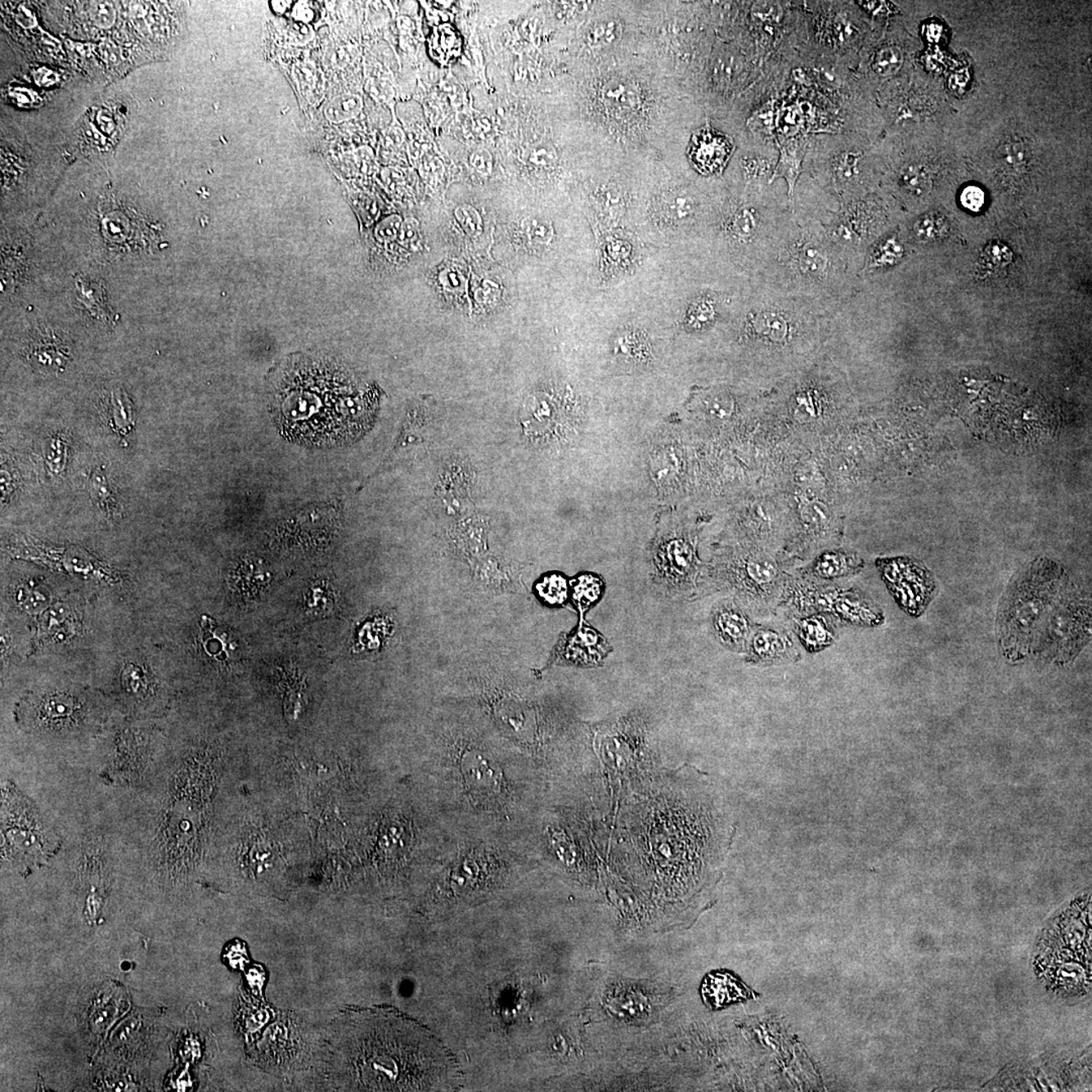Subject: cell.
I'll return each instance as SVG.
<instances>
[{
	"mask_svg": "<svg viewBox=\"0 0 1092 1092\" xmlns=\"http://www.w3.org/2000/svg\"><path fill=\"white\" fill-rule=\"evenodd\" d=\"M700 200L688 188L678 186L661 187L652 195L649 216L654 225L662 228H679L691 224L700 212Z\"/></svg>",
	"mask_w": 1092,
	"mask_h": 1092,
	"instance_id": "12",
	"label": "cell"
},
{
	"mask_svg": "<svg viewBox=\"0 0 1092 1092\" xmlns=\"http://www.w3.org/2000/svg\"><path fill=\"white\" fill-rule=\"evenodd\" d=\"M718 318L717 299L710 294H702L689 306L685 325L694 332L706 331L713 326Z\"/></svg>",
	"mask_w": 1092,
	"mask_h": 1092,
	"instance_id": "24",
	"label": "cell"
},
{
	"mask_svg": "<svg viewBox=\"0 0 1092 1092\" xmlns=\"http://www.w3.org/2000/svg\"><path fill=\"white\" fill-rule=\"evenodd\" d=\"M691 152L689 154L693 164L698 169L713 171L719 169L725 162L730 147L721 137L711 135L710 133H699L694 137Z\"/></svg>",
	"mask_w": 1092,
	"mask_h": 1092,
	"instance_id": "20",
	"label": "cell"
},
{
	"mask_svg": "<svg viewBox=\"0 0 1092 1092\" xmlns=\"http://www.w3.org/2000/svg\"><path fill=\"white\" fill-rule=\"evenodd\" d=\"M801 158H798V152H791V150H782L781 160L779 162L776 171H775L774 178H782L788 183V195L790 198L793 195L796 181L800 173Z\"/></svg>",
	"mask_w": 1092,
	"mask_h": 1092,
	"instance_id": "33",
	"label": "cell"
},
{
	"mask_svg": "<svg viewBox=\"0 0 1092 1092\" xmlns=\"http://www.w3.org/2000/svg\"><path fill=\"white\" fill-rule=\"evenodd\" d=\"M79 612L68 602H55L38 616L37 641L38 646H59L70 642L80 631Z\"/></svg>",
	"mask_w": 1092,
	"mask_h": 1092,
	"instance_id": "15",
	"label": "cell"
},
{
	"mask_svg": "<svg viewBox=\"0 0 1092 1092\" xmlns=\"http://www.w3.org/2000/svg\"><path fill=\"white\" fill-rule=\"evenodd\" d=\"M903 256V247L895 238H889L879 244L873 251L869 267L879 268L890 267L897 263Z\"/></svg>",
	"mask_w": 1092,
	"mask_h": 1092,
	"instance_id": "32",
	"label": "cell"
},
{
	"mask_svg": "<svg viewBox=\"0 0 1092 1092\" xmlns=\"http://www.w3.org/2000/svg\"><path fill=\"white\" fill-rule=\"evenodd\" d=\"M20 812L16 815L14 812L19 819L18 821L6 812V824L3 822L6 847H11V850L23 852L25 855L29 854L36 859H44L50 852L47 850V847L51 845L46 836L44 837V829L38 820L40 819L38 813L34 812L29 805L23 802H20Z\"/></svg>",
	"mask_w": 1092,
	"mask_h": 1092,
	"instance_id": "13",
	"label": "cell"
},
{
	"mask_svg": "<svg viewBox=\"0 0 1092 1092\" xmlns=\"http://www.w3.org/2000/svg\"><path fill=\"white\" fill-rule=\"evenodd\" d=\"M654 582L671 597L696 592L695 554L690 541L669 534L658 539L654 552Z\"/></svg>",
	"mask_w": 1092,
	"mask_h": 1092,
	"instance_id": "9",
	"label": "cell"
},
{
	"mask_svg": "<svg viewBox=\"0 0 1092 1092\" xmlns=\"http://www.w3.org/2000/svg\"><path fill=\"white\" fill-rule=\"evenodd\" d=\"M522 227L530 238V241L539 244V245H546L554 236V229H552L550 222L543 220V218H528L522 222Z\"/></svg>",
	"mask_w": 1092,
	"mask_h": 1092,
	"instance_id": "38",
	"label": "cell"
},
{
	"mask_svg": "<svg viewBox=\"0 0 1092 1092\" xmlns=\"http://www.w3.org/2000/svg\"><path fill=\"white\" fill-rule=\"evenodd\" d=\"M603 589V582L598 577L585 575L577 580L573 585V600L582 614L600 600Z\"/></svg>",
	"mask_w": 1092,
	"mask_h": 1092,
	"instance_id": "27",
	"label": "cell"
},
{
	"mask_svg": "<svg viewBox=\"0 0 1092 1092\" xmlns=\"http://www.w3.org/2000/svg\"><path fill=\"white\" fill-rule=\"evenodd\" d=\"M999 153L1001 162L1010 167L1022 166L1027 160V149L1022 143L1005 144L1002 146Z\"/></svg>",
	"mask_w": 1092,
	"mask_h": 1092,
	"instance_id": "39",
	"label": "cell"
},
{
	"mask_svg": "<svg viewBox=\"0 0 1092 1092\" xmlns=\"http://www.w3.org/2000/svg\"><path fill=\"white\" fill-rule=\"evenodd\" d=\"M943 35V27L941 25L932 23L928 25L926 29V36L929 42L937 43Z\"/></svg>",
	"mask_w": 1092,
	"mask_h": 1092,
	"instance_id": "50",
	"label": "cell"
},
{
	"mask_svg": "<svg viewBox=\"0 0 1092 1092\" xmlns=\"http://www.w3.org/2000/svg\"><path fill=\"white\" fill-rule=\"evenodd\" d=\"M456 218L469 233L475 235L481 231V218L470 205H462L456 209Z\"/></svg>",
	"mask_w": 1092,
	"mask_h": 1092,
	"instance_id": "44",
	"label": "cell"
},
{
	"mask_svg": "<svg viewBox=\"0 0 1092 1092\" xmlns=\"http://www.w3.org/2000/svg\"><path fill=\"white\" fill-rule=\"evenodd\" d=\"M961 204L963 207L969 209L971 212L977 213L982 211L985 204V194L982 188L976 186H969L964 188L961 194Z\"/></svg>",
	"mask_w": 1092,
	"mask_h": 1092,
	"instance_id": "43",
	"label": "cell"
},
{
	"mask_svg": "<svg viewBox=\"0 0 1092 1092\" xmlns=\"http://www.w3.org/2000/svg\"><path fill=\"white\" fill-rule=\"evenodd\" d=\"M702 995L703 999L713 1009H721L727 1004H735L748 999H753L756 993H753L738 978L730 973L710 974L705 978L702 985Z\"/></svg>",
	"mask_w": 1092,
	"mask_h": 1092,
	"instance_id": "18",
	"label": "cell"
},
{
	"mask_svg": "<svg viewBox=\"0 0 1092 1092\" xmlns=\"http://www.w3.org/2000/svg\"><path fill=\"white\" fill-rule=\"evenodd\" d=\"M860 568L859 564L842 552H828L816 560L812 568V573L819 579L833 580L849 576Z\"/></svg>",
	"mask_w": 1092,
	"mask_h": 1092,
	"instance_id": "25",
	"label": "cell"
},
{
	"mask_svg": "<svg viewBox=\"0 0 1092 1092\" xmlns=\"http://www.w3.org/2000/svg\"><path fill=\"white\" fill-rule=\"evenodd\" d=\"M1070 580L1060 564L1040 558L1009 582L995 621L997 645L1006 662L1017 663L1031 657L1040 628Z\"/></svg>",
	"mask_w": 1092,
	"mask_h": 1092,
	"instance_id": "5",
	"label": "cell"
},
{
	"mask_svg": "<svg viewBox=\"0 0 1092 1092\" xmlns=\"http://www.w3.org/2000/svg\"><path fill=\"white\" fill-rule=\"evenodd\" d=\"M470 164L478 173L483 175L491 173L492 169V157L491 153L486 149H479L474 151L470 157Z\"/></svg>",
	"mask_w": 1092,
	"mask_h": 1092,
	"instance_id": "47",
	"label": "cell"
},
{
	"mask_svg": "<svg viewBox=\"0 0 1092 1092\" xmlns=\"http://www.w3.org/2000/svg\"><path fill=\"white\" fill-rule=\"evenodd\" d=\"M1090 592L1070 580L1040 628L1031 657L1055 666L1076 659L1091 638Z\"/></svg>",
	"mask_w": 1092,
	"mask_h": 1092,
	"instance_id": "6",
	"label": "cell"
},
{
	"mask_svg": "<svg viewBox=\"0 0 1092 1092\" xmlns=\"http://www.w3.org/2000/svg\"><path fill=\"white\" fill-rule=\"evenodd\" d=\"M850 267L828 234L802 231L776 236L759 271L770 290L828 303L845 297Z\"/></svg>",
	"mask_w": 1092,
	"mask_h": 1092,
	"instance_id": "4",
	"label": "cell"
},
{
	"mask_svg": "<svg viewBox=\"0 0 1092 1092\" xmlns=\"http://www.w3.org/2000/svg\"><path fill=\"white\" fill-rule=\"evenodd\" d=\"M715 582L722 591L757 610L778 605L786 585L777 560L764 551L753 552L742 562L722 569Z\"/></svg>",
	"mask_w": 1092,
	"mask_h": 1092,
	"instance_id": "8",
	"label": "cell"
},
{
	"mask_svg": "<svg viewBox=\"0 0 1092 1092\" xmlns=\"http://www.w3.org/2000/svg\"><path fill=\"white\" fill-rule=\"evenodd\" d=\"M829 613L843 623L877 627L884 623L883 611L861 590H837Z\"/></svg>",
	"mask_w": 1092,
	"mask_h": 1092,
	"instance_id": "16",
	"label": "cell"
},
{
	"mask_svg": "<svg viewBox=\"0 0 1092 1092\" xmlns=\"http://www.w3.org/2000/svg\"><path fill=\"white\" fill-rule=\"evenodd\" d=\"M903 64V55L901 50L895 46L884 47L875 55L873 62V70L878 75L882 77H889L901 70Z\"/></svg>",
	"mask_w": 1092,
	"mask_h": 1092,
	"instance_id": "31",
	"label": "cell"
},
{
	"mask_svg": "<svg viewBox=\"0 0 1092 1092\" xmlns=\"http://www.w3.org/2000/svg\"><path fill=\"white\" fill-rule=\"evenodd\" d=\"M402 139H404V136H402V133L400 130H398V128L397 130H393V132L389 133V144L393 146H399L402 142Z\"/></svg>",
	"mask_w": 1092,
	"mask_h": 1092,
	"instance_id": "51",
	"label": "cell"
},
{
	"mask_svg": "<svg viewBox=\"0 0 1092 1092\" xmlns=\"http://www.w3.org/2000/svg\"><path fill=\"white\" fill-rule=\"evenodd\" d=\"M800 521L807 530L819 531L822 533L829 528L832 522V512L824 502L820 500H811L804 502L799 510Z\"/></svg>",
	"mask_w": 1092,
	"mask_h": 1092,
	"instance_id": "28",
	"label": "cell"
},
{
	"mask_svg": "<svg viewBox=\"0 0 1092 1092\" xmlns=\"http://www.w3.org/2000/svg\"><path fill=\"white\" fill-rule=\"evenodd\" d=\"M744 653L747 663L764 667L785 665L801 658L791 629L778 623L756 625Z\"/></svg>",
	"mask_w": 1092,
	"mask_h": 1092,
	"instance_id": "11",
	"label": "cell"
},
{
	"mask_svg": "<svg viewBox=\"0 0 1092 1092\" xmlns=\"http://www.w3.org/2000/svg\"><path fill=\"white\" fill-rule=\"evenodd\" d=\"M627 198L623 188L615 183L604 184L594 194L598 209L612 217L623 215Z\"/></svg>",
	"mask_w": 1092,
	"mask_h": 1092,
	"instance_id": "26",
	"label": "cell"
},
{
	"mask_svg": "<svg viewBox=\"0 0 1092 1092\" xmlns=\"http://www.w3.org/2000/svg\"><path fill=\"white\" fill-rule=\"evenodd\" d=\"M742 166L746 177L751 179L764 178L769 170L768 162L761 158H744Z\"/></svg>",
	"mask_w": 1092,
	"mask_h": 1092,
	"instance_id": "46",
	"label": "cell"
},
{
	"mask_svg": "<svg viewBox=\"0 0 1092 1092\" xmlns=\"http://www.w3.org/2000/svg\"><path fill=\"white\" fill-rule=\"evenodd\" d=\"M337 1036L346 1090L456 1091L464 1076L451 1050L421 1022L392 1009L353 1010Z\"/></svg>",
	"mask_w": 1092,
	"mask_h": 1092,
	"instance_id": "1",
	"label": "cell"
},
{
	"mask_svg": "<svg viewBox=\"0 0 1092 1092\" xmlns=\"http://www.w3.org/2000/svg\"><path fill=\"white\" fill-rule=\"evenodd\" d=\"M269 413L285 438L311 447L353 443L374 422L376 404L330 359L294 357L273 372Z\"/></svg>",
	"mask_w": 1092,
	"mask_h": 1092,
	"instance_id": "2",
	"label": "cell"
},
{
	"mask_svg": "<svg viewBox=\"0 0 1092 1092\" xmlns=\"http://www.w3.org/2000/svg\"><path fill=\"white\" fill-rule=\"evenodd\" d=\"M428 49L436 62L448 65L461 54V37L452 25H440L434 29L428 41Z\"/></svg>",
	"mask_w": 1092,
	"mask_h": 1092,
	"instance_id": "23",
	"label": "cell"
},
{
	"mask_svg": "<svg viewBox=\"0 0 1092 1092\" xmlns=\"http://www.w3.org/2000/svg\"><path fill=\"white\" fill-rule=\"evenodd\" d=\"M596 21L590 25L588 40L590 48L600 49L601 47L614 46L621 35V25L618 21Z\"/></svg>",
	"mask_w": 1092,
	"mask_h": 1092,
	"instance_id": "29",
	"label": "cell"
},
{
	"mask_svg": "<svg viewBox=\"0 0 1092 1092\" xmlns=\"http://www.w3.org/2000/svg\"><path fill=\"white\" fill-rule=\"evenodd\" d=\"M860 6L876 16H885L890 12L889 4L885 2H860Z\"/></svg>",
	"mask_w": 1092,
	"mask_h": 1092,
	"instance_id": "49",
	"label": "cell"
},
{
	"mask_svg": "<svg viewBox=\"0 0 1092 1092\" xmlns=\"http://www.w3.org/2000/svg\"><path fill=\"white\" fill-rule=\"evenodd\" d=\"M362 101L358 96L348 94L336 97L327 106L326 117L333 123H341L361 113Z\"/></svg>",
	"mask_w": 1092,
	"mask_h": 1092,
	"instance_id": "30",
	"label": "cell"
},
{
	"mask_svg": "<svg viewBox=\"0 0 1092 1092\" xmlns=\"http://www.w3.org/2000/svg\"><path fill=\"white\" fill-rule=\"evenodd\" d=\"M882 575L895 601L914 618L922 616L939 592L933 573L914 560L884 562Z\"/></svg>",
	"mask_w": 1092,
	"mask_h": 1092,
	"instance_id": "10",
	"label": "cell"
},
{
	"mask_svg": "<svg viewBox=\"0 0 1092 1092\" xmlns=\"http://www.w3.org/2000/svg\"><path fill=\"white\" fill-rule=\"evenodd\" d=\"M153 676L148 667L136 662H127L119 674V687L131 700L138 702L148 699L154 694Z\"/></svg>",
	"mask_w": 1092,
	"mask_h": 1092,
	"instance_id": "22",
	"label": "cell"
},
{
	"mask_svg": "<svg viewBox=\"0 0 1092 1092\" xmlns=\"http://www.w3.org/2000/svg\"><path fill=\"white\" fill-rule=\"evenodd\" d=\"M968 83H969V73L965 70L954 73L949 80L950 88L956 92L963 91Z\"/></svg>",
	"mask_w": 1092,
	"mask_h": 1092,
	"instance_id": "48",
	"label": "cell"
},
{
	"mask_svg": "<svg viewBox=\"0 0 1092 1092\" xmlns=\"http://www.w3.org/2000/svg\"><path fill=\"white\" fill-rule=\"evenodd\" d=\"M704 407L709 416L725 419L730 416L735 405L731 397L726 393L714 392L705 398Z\"/></svg>",
	"mask_w": 1092,
	"mask_h": 1092,
	"instance_id": "37",
	"label": "cell"
},
{
	"mask_svg": "<svg viewBox=\"0 0 1092 1092\" xmlns=\"http://www.w3.org/2000/svg\"><path fill=\"white\" fill-rule=\"evenodd\" d=\"M586 115L590 141L616 160L662 162L663 127L674 119L667 81L640 60L611 56L590 70Z\"/></svg>",
	"mask_w": 1092,
	"mask_h": 1092,
	"instance_id": "3",
	"label": "cell"
},
{
	"mask_svg": "<svg viewBox=\"0 0 1092 1092\" xmlns=\"http://www.w3.org/2000/svg\"><path fill=\"white\" fill-rule=\"evenodd\" d=\"M531 164L537 167H551L558 161V153L551 145L535 146L526 155Z\"/></svg>",
	"mask_w": 1092,
	"mask_h": 1092,
	"instance_id": "40",
	"label": "cell"
},
{
	"mask_svg": "<svg viewBox=\"0 0 1092 1092\" xmlns=\"http://www.w3.org/2000/svg\"><path fill=\"white\" fill-rule=\"evenodd\" d=\"M790 620L791 631L808 653L821 652L836 640L838 620L830 613L817 612Z\"/></svg>",
	"mask_w": 1092,
	"mask_h": 1092,
	"instance_id": "17",
	"label": "cell"
},
{
	"mask_svg": "<svg viewBox=\"0 0 1092 1092\" xmlns=\"http://www.w3.org/2000/svg\"><path fill=\"white\" fill-rule=\"evenodd\" d=\"M87 693L76 689H54L29 694L18 706L20 726L35 734H74L92 717Z\"/></svg>",
	"mask_w": 1092,
	"mask_h": 1092,
	"instance_id": "7",
	"label": "cell"
},
{
	"mask_svg": "<svg viewBox=\"0 0 1092 1092\" xmlns=\"http://www.w3.org/2000/svg\"><path fill=\"white\" fill-rule=\"evenodd\" d=\"M96 477L97 478L94 479H96L97 481L96 483H94V487L92 486V491H94V494H96V498L98 500L97 502L106 513H108L109 515H113L114 513L117 512V509H115L117 504L115 502L110 488L109 489V487L106 485L104 478H102L104 475L97 474H96Z\"/></svg>",
	"mask_w": 1092,
	"mask_h": 1092,
	"instance_id": "42",
	"label": "cell"
},
{
	"mask_svg": "<svg viewBox=\"0 0 1092 1092\" xmlns=\"http://www.w3.org/2000/svg\"><path fill=\"white\" fill-rule=\"evenodd\" d=\"M537 589L539 595L550 604L562 603L568 596L567 582L560 576L554 575L546 577L537 586Z\"/></svg>",
	"mask_w": 1092,
	"mask_h": 1092,
	"instance_id": "36",
	"label": "cell"
},
{
	"mask_svg": "<svg viewBox=\"0 0 1092 1092\" xmlns=\"http://www.w3.org/2000/svg\"><path fill=\"white\" fill-rule=\"evenodd\" d=\"M10 597L12 605L29 615H41L53 604L48 586L35 580L16 582L11 586Z\"/></svg>",
	"mask_w": 1092,
	"mask_h": 1092,
	"instance_id": "19",
	"label": "cell"
},
{
	"mask_svg": "<svg viewBox=\"0 0 1092 1092\" xmlns=\"http://www.w3.org/2000/svg\"><path fill=\"white\" fill-rule=\"evenodd\" d=\"M753 16L763 21H778L783 15L782 8L776 2H757L753 7Z\"/></svg>",
	"mask_w": 1092,
	"mask_h": 1092,
	"instance_id": "45",
	"label": "cell"
},
{
	"mask_svg": "<svg viewBox=\"0 0 1092 1092\" xmlns=\"http://www.w3.org/2000/svg\"><path fill=\"white\" fill-rule=\"evenodd\" d=\"M613 350L618 357L636 364H646L652 359L648 336L636 328L620 330L614 338Z\"/></svg>",
	"mask_w": 1092,
	"mask_h": 1092,
	"instance_id": "21",
	"label": "cell"
},
{
	"mask_svg": "<svg viewBox=\"0 0 1092 1092\" xmlns=\"http://www.w3.org/2000/svg\"><path fill=\"white\" fill-rule=\"evenodd\" d=\"M902 186L907 191L920 194L927 190L929 183V173L926 166L911 164L902 170L901 175Z\"/></svg>",
	"mask_w": 1092,
	"mask_h": 1092,
	"instance_id": "35",
	"label": "cell"
},
{
	"mask_svg": "<svg viewBox=\"0 0 1092 1092\" xmlns=\"http://www.w3.org/2000/svg\"><path fill=\"white\" fill-rule=\"evenodd\" d=\"M860 156L854 152L842 154L834 167V178L841 186H846L855 181L859 173Z\"/></svg>",
	"mask_w": 1092,
	"mask_h": 1092,
	"instance_id": "34",
	"label": "cell"
},
{
	"mask_svg": "<svg viewBox=\"0 0 1092 1092\" xmlns=\"http://www.w3.org/2000/svg\"><path fill=\"white\" fill-rule=\"evenodd\" d=\"M711 625L719 642L735 653L746 652L749 637L756 627L746 610L734 600L715 604L711 612Z\"/></svg>",
	"mask_w": 1092,
	"mask_h": 1092,
	"instance_id": "14",
	"label": "cell"
},
{
	"mask_svg": "<svg viewBox=\"0 0 1092 1092\" xmlns=\"http://www.w3.org/2000/svg\"><path fill=\"white\" fill-rule=\"evenodd\" d=\"M89 16L97 27L102 29L110 28L115 20V11L111 3L109 2H93L89 7Z\"/></svg>",
	"mask_w": 1092,
	"mask_h": 1092,
	"instance_id": "41",
	"label": "cell"
}]
</instances>
